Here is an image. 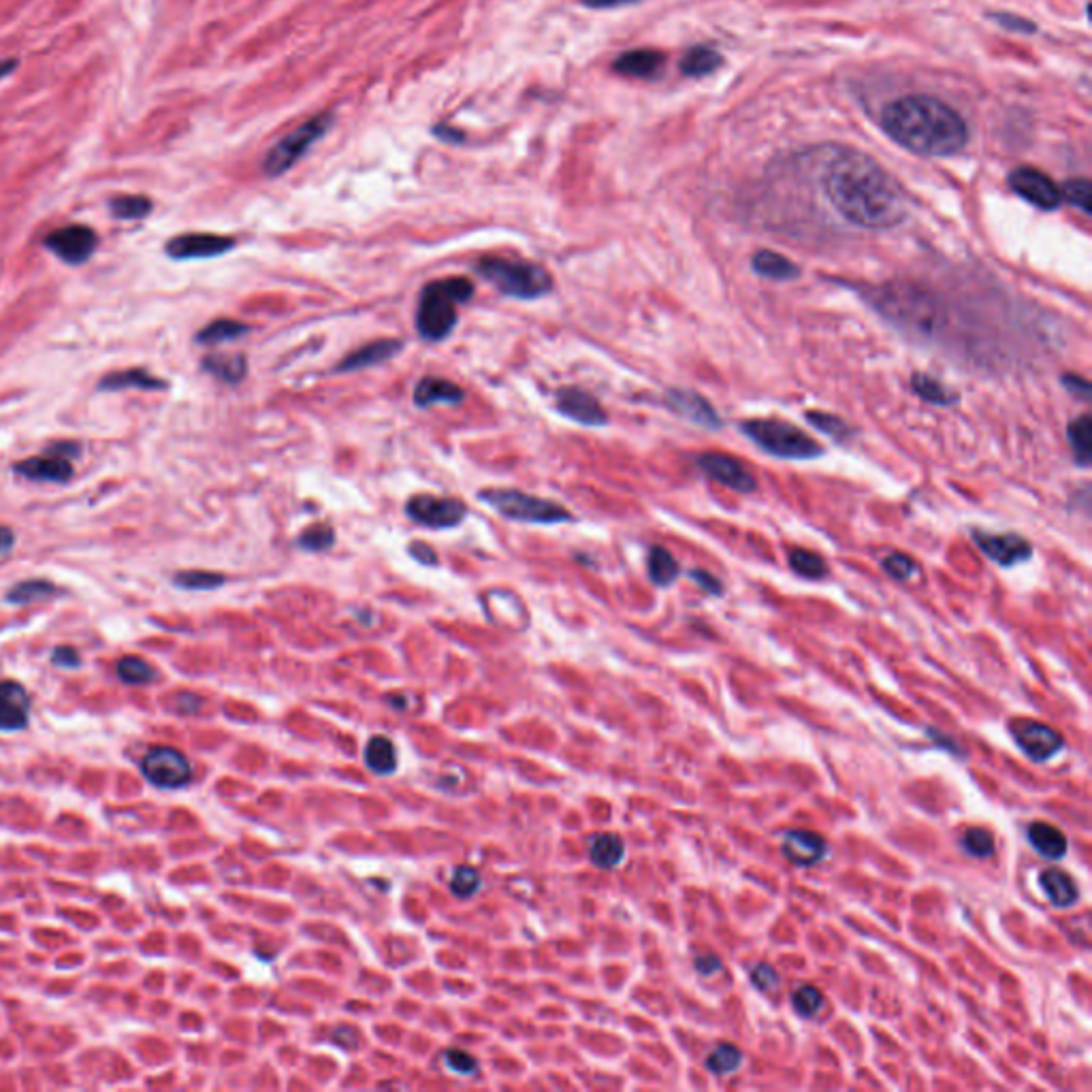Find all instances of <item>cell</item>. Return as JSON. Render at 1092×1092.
<instances>
[{"label": "cell", "instance_id": "cell-1", "mask_svg": "<svg viewBox=\"0 0 1092 1092\" xmlns=\"http://www.w3.org/2000/svg\"><path fill=\"white\" fill-rule=\"evenodd\" d=\"M823 192L830 205L856 227L886 230L907 216L901 186L863 152H845L828 165Z\"/></svg>", "mask_w": 1092, "mask_h": 1092}, {"label": "cell", "instance_id": "cell-2", "mask_svg": "<svg viewBox=\"0 0 1092 1092\" xmlns=\"http://www.w3.org/2000/svg\"><path fill=\"white\" fill-rule=\"evenodd\" d=\"M881 120L888 135L919 156H952L969 141L960 114L926 94L892 100L883 109Z\"/></svg>", "mask_w": 1092, "mask_h": 1092}, {"label": "cell", "instance_id": "cell-3", "mask_svg": "<svg viewBox=\"0 0 1092 1092\" xmlns=\"http://www.w3.org/2000/svg\"><path fill=\"white\" fill-rule=\"evenodd\" d=\"M868 301L877 312L903 327L905 331L926 335L933 333L939 324L937 297L910 282H894L873 288Z\"/></svg>", "mask_w": 1092, "mask_h": 1092}, {"label": "cell", "instance_id": "cell-4", "mask_svg": "<svg viewBox=\"0 0 1092 1092\" xmlns=\"http://www.w3.org/2000/svg\"><path fill=\"white\" fill-rule=\"evenodd\" d=\"M474 295L467 277H442L429 282L418 297L416 331L427 342L447 340L456 324V310Z\"/></svg>", "mask_w": 1092, "mask_h": 1092}, {"label": "cell", "instance_id": "cell-5", "mask_svg": "<svg viewBox=\"0 0 1092 1092\" xmlns=\"http://www.w3.org/2000/svg\"><path fill=\"white\" fill-rule=\"evenodd\" d=\"M476 272L491 282L501 295L514 299H538L553 290V277L543 265L523 259L489 254L476 263Z\"/></svg>", "mask_w": 1092, "mask_h": 1092}, {"label": "cell", "instance_id": "cell-6", "mask_svg": "<svg viewBox=\"0 0 1092 1092\" xmlns=\"http://www.w3.org/2000/svg\"><path fill=\"white\" fill-rule=\"evenodd\" d=\"M740 429L764 453L779 456V459L809 461V459H818V456L823 455V449L811 436H807L796 425L779 420V418H751V420H745L740 425Z\"/></svg>", "mask_w": 1092, "mask_h": 1092}, {"label": "cell", "instance_id": "cell-7", "mask_svg": "<svg viewBox=\"0 0 1092 1092\" xmlns=\"http://www.w3.org/2000/svg\"><path fill=\"white\" fill-rule=\"evenodd\" d=\"M331 127H333L331 111H322V114L312 116L301 127H297L288 135L282 136L275 145L270 147V152L265 154V158L261 163V171L268 178H277V176L286 174L293 165H297L310 152V147L314 143H319L320 139L329 133Z\"/></svg>", "mask_w": 1092, "mask_h": 1092}, {"label": "cell", "instance_id": "cell-8", "mask_svg": "<svg viewBox=\"0 0 1092 1092\" xmlns=\"http://www.w3.org/2000/svg\"><path fill=\"white\" fill-rule=\"evenodd\" d=\"M480 500L487 501L500 514L521 521V523H538V525H555L572 521V514L559 506L557 501L536 498L517 489H487L480 494Z\"/></svg>", "mask_w": 1092, "mask_h": 1092}, {"label": "cell", "instance_id": "cell-9", "mask_svg": "<svg viewBox=\"0 0 1092 1092\" xmlns=\"http://www.w3.org/2000/svg\"><path fill=\"white\" fill-rule=\"evenodd\" d=\"M80 455V447L73 442H56L46 451V455L28 456L13 465L15 474L37 480V483H67L73 476L71 459Z\"/></svg>", "mask_w": 1092, "mask_h": 1092}, {"label": "cell", "instance_id": "cell-10", "mask_svg": "<svg viewBox=\"0 0 1092 1092\" xmlns=\"http://www.w3.org/2000/svg\"><path fill=\"white\" fill-rule=\"evenodd\" d=\"M141 773L163 790H178L192 779V769L182 751L174 747H154L141 760Z\"/></svg>", "mask_w": 1092, "mask_h": 1092}, {"label": "cell", "instance_id": "cell-11", "mask_svg": "<svg viewBox=\"0 0 1092 1092\" xmlns=\"http://www.w3.org/2000/svg\"><path fill=\"white\" fill-rule=\"evenodd\" d=\"M44 246L62 263L78 268L84 265L94 254L98 246V235L94 233V228L86 225H69L56 228L46 235Z\"/></svg>", "mask_w": 1092, "mask_h": 1092}, {"label": "cell", "instance_id": "cell-12", "mask_svg": "<svg viewBox=\"0 0 1092 1092\" xmlns=\"http://www.w3.org/2000/svg\"><path fill=\"white\" fill-rule=\"evenodd\" d=\"M406 514L418 525H425L431 530H449V527H456L465 519L467 508L463 501L453 500V498L414 496L406 503Z\"/></svg>", "mask_w": 1092, "mask_h": 1092}, {"label": "cell", "instance_id": "cell-13", "mask_svg": "<svg viewBox=\"0 0 1092 1092\" xmlns=\"http://www.w3.org/2000/svg\"><path fill=\"white\" fill-rule=\"evenodd\" d=\"M235 239L216 233H182L165 244V252L174 261H201L223 257L235 248Z\"/></svg>", "mask_w": 1092, "mask_h": 1092}, {"label": "cell", "instance_id": "cell-14", "mask_svg": "<svg viewBox=\"0 0 1092 1092\" xmlns=\"http://www.w3.org/2000/svg\"><path fill=\"white\" fill-rule=\"evenodd\" d=\"M1009 186L1016 194H1020L1024 201L1040 210H1056L1063 201L1060 188L1047 178L1044 171L1033 169V167H1018L1009 174Z\"/></svg>", "mask_w": 1092, "mask_h": 1092}, {"label": "cell", "instance_id": "cell-15", "mask_svg": "<svg viewBox=\"0 0 1092 1092\" xmlns=\"http://www.w3.org/2000/svg\"><path fill=\"white\" fill-rule=\"evenodd\" d=\"M975 545L984 550L988 559L999 563L1001 568H1013L1024 563L1033 555V545L1018 534H988L982 530L973 532Z\"/></svg>", "mask_w": 1092, "mask_h": 1092}, {"label": "cell", "instance_id": "cell-16", "mask_svg": "<svg viewBox=\"0 0 1092 1092\" xmlns=\"http://www.w3.org/2000/svg\"><path fill=\"white\" fill-rule=\"evenodd\" d=\"M1013 738L1018 747L1035 762H1046L1063 749V736L1046 724L1022 720L1013 726Z\"/></svg>", "mask_w": 1092, "mask_h": 1092}, {"label": "cell", "instance_id": "cell-17", "mask_svg": "<svg viewBox=\"0 0 1092 1092\" xmlns=\"http://www.w3.org/2000/svg\"><path fill=\"white\" fill-rule=\"evenodd\" d=\"M698 465L713 480L726 485L738 494L756 491V478L734 456L722 455V453H704V455L698 456Z\"/></svg>", "mask_w": 1092, "mask_h": 1092}, {"label": "cell", "instance_id": "cell-18", "mask_svg": "<svg viewBox=\"0 0 1092 1092\" xmlns=\"http://www.w3.org/2000/svg\"><path fill=\"white\" fill-rule=\"evenodd\" d=\"M557 410L570 420L587 427H602L608 423L606 410L600 406L592 393L579 387H566L557 391Z\"/></svg>", "mask_w": 1092, "mask_h": 1092}, {"label": "cell", "instance_id": "cell-19", "mask_svg": "<svg viewBox=\"0 0 1092 1092\" xmlns=\"http://www.w3.org/2000/svg\"><path fill=\"white\" fill-rule=\"evenodd\" d=\"M666 408L673 410L685 420H691L704 429H722V418L717 410L713 408L700 393L696 391H685V389H670L666 393Z\"/></svg>", "mask_w": 1092, "mask_h": 1092}, {"label": "cell", "instance_id": "cell-20", "mask_svg": "<svg viewBox=\"0 0 1092 1092\" xmlns=\"http://www.w3.org/2000/svg\"><path fill=\"white\" fill-rule=\"evenodd\" d=\"M31 696L17 681H0V732H17L31 722Z\"/></svg>", "mask_w": 1092, "mask_h": 1092}, {"label": "cell", "instance_id": "cell-21", "mask_svg": "<svg viewBox=\"0 0 1092 1092\" xmlns=\"http://www.w3.org/2000/svg\"><path fill=\"white\" fill-rule=\"evenodd\" d=\"M781 852L783 856L798 866L818 865L819 860L826 856L828 845L823 836L811 830H790L783 834L781 841Z\"/></svg>", "mask_w": 1092, "mask_h": 1092}, {"label": "cell", "instance_id": "cell-22", "mask_svg": "<svg viewBox=\"0 0 1092 1092\" xmlns=\"http://www.w3.org/2000/svg\"><path fill=\"white\" fill-rule=\"evenodd\" d=\"M664 54L657 49H630L613 62V71L626 78L651 80L664 67Z\"/></svg>", "mask_w": 1092, "mask_h": 1092}, {"label": "cell", "instance_id": "cell-23", "mask_svg": "<svg viewBox=\"0 0 1092 1092\" xmlns=\"http://www.w3.org/2000/svg\"><path fill=\"white\" fill-rule=\"evenodd\" d=\"M169 384L167 380L150 373L143 367H131L122 371H109L98 380L100 391H127V389H139V391H165Z\"/></svg>", "mask_w": 1092, "mask_h": 1092}, {"label": "cell", "instance_id": "cell-24", "mask_svg": "<svg viewBox=\"0 0 1092 1092\" xmlns=\"http://www.w3.org/2000/svg\"><path fill=\"white\" fill-rule=\"evenodd\" d=\"M463 397H465L463 389H459L455 382L447 378L427 376L418 380L414 387V404L418 408H429L436 404H461Z\"/></svg>", "mask_w": 1092, "mask_h": 1092}, {"label": "cell", "instance_id": "cell-25", "mask_svg": "<svg viewBox=\"0 0 1092 1092\" xmlns=\"http://www.w3.org/2000/svg\"><path fill=\"white\" fill-rule=\"evenodd\" d=\"M400 351H402L400 340H376V342L365 344L353 355H348L342 364L337 365V371H357L364 367L384 364V361L393 359Z\"/></svg>", "mask_w": 1092, "mask_h": 1092}, {"label": "cell", "instance_id": "cell-26", "mask_svg": "<svg viewBox=\"0 0 1092 1092\" xmlns=\"http://www.w3.org/2000/svg\"><path fill=\"white\" fill-rule=\"evenodd\" d=\"M751 268L758 275H762L767 280H776V282H790V280H796L800 275V268L794 261H790L787 257L773 252V250L756 252L751 259Z\"/></svg>", "mask_w": 1092, "mask_h": 1092}, {"label": "cell", "instance_id": "cell-27", "mask_svg": "<svg viewBox=\"0 0 1092 1092\" xmlns=\"http://www.w3.org/2000/svg\"><path fill=\"white\" fill-rule=\"evenodd\" d=\"M1029 841L1044 858H1049V860H1058L1067 854V836L1056 826L1046 823V821L1031 823Z\"/></svg>", "mask_w": 1092, "mask_h": 1092}, {"label": "cell", "instance_id": "cell-28", "mask_svg": "<svg viewBox=\"0 0 1092 1092\" xmlns=\"http://www.w3.org/2000/svg\"><path fill=\"white\" fill-rule=\"evenodd\" d=\"M1040 883L1046 892L1047 899L1056 905V907H1069L1078 901V888L1073 883V879L1060 870V868H1047L1042 873L1040 877Z\"/></svg>", "mask_w": 1092, "mask_h": 1092}, {"label": "cell", "instance_id": "cell-29", "mask_svg": "<svg viewBox=\"0 0 1092 1092\" xmlns=\"http://www.w3.org/2000/svg\"><path fill=\"white\" fill-rule=\"evenodd\" d=\"M646 570H649V579L657 587H670L679 579V574H681L679 561L664 546H651L649 548Z\"/></svg>", "mask_w": 1092, "mask_h": 1092}, {"label": "cell", "instance_id": "cell-30", "mask_svg": "<svg viewBox=\"0 0 1092 1092\" xmlns=\"http://www.w3.org/2000/svg\"><path fill=\"white\" fill-rule=\"evenodd\" d=\"M1067 442L1076 463L1080 467H1089L1092 461V418L1089 414H1082L1069 423Z\"/></svg>", "mask_w": 1092, "mask_h": 1092}, {"label": "cell", "instance_id": "cell-31", "mask_svg": "<svg viewBox=\"0 0 1092 1092\" xmlns=\"http://www.w3.org/2000/svg\"><path fill=\"white\" fill-rule=\"evenodd\" d=\"M365 764L376 774L395 773V769H397L395 745L384 736L369 738V743L365 747Z\"/></svg>", "mask_w": 1092, "mask_h": 1092}, {"label": "cell", "instance_id": "cell-32", "mask_svg": "<svg viewBox=\"0 0 1092 1092\" xmlns=\"http://www.w3.org/2000/svg\"><path fill=\"white\" fill-rule=\"evenodd\" d=\"M107 207L116 221H143L152 214L154 203L145 194H116L109 199Z\"/></svg>", "mask_w": 1092, "mask_h": 1092}, {"label": "cell", "instance_id": "cell-33", "mask_svg": "<svg viewBox=\"0 0 1092 1092\" xmlns=\"http://www.w3.org/2000/svg\"><path fill=\"white\" fill-rule=\"evenodd\" d=\"M201 365L207 373H212L214 378H218L227 384L241 382L246 378V371H248L244 355H207Z\"/></svg>", "mask_w": 1092, "mask_h": 1092}, {"label": "cell", "instance_id": "cell-34", "mask_svg": "<svg viewBox=\"0 0 1092 1092\" xmlns=\"http://www.w3.org/2000/svg\"><path fill=\"white\" fill-rule=\"evenodd\" d=\"M722 64V54L713 47H691L681 60V73L687 78H707Z\"/></svg>", "mask_w": 1092, "mask_h": 1092}, {"label": "cell", "instance_id": "cell-35", "mask_svg": "<svg viewBox=\"0 0 1092 1092\" xmlns=\"http://www.w3.org/2000/svg\"><path fill=\"white\" fill-rule=\"evenodd\" d=\"M626 856V845L617 834H595L590 843V858L600 868H615Z\"/></svg>", "mask_w": 1092, "mask_h": 1092}, {"label": "cell", "instance_id": "cell-36", "mask_svg": "<svg viewBox=\"0 0 1092 1092\" xmlns=\"http://www.w3.org/2000/svg\"><path fill=\"white\" fill-rule=\"evenodd\" d=\"M248 331H250V327L244 324V322H239V320L218 319L210 322L207 327H203L197 333V342L199 344H207V346H216V344H225V342L239 340Z\"/></svg>", "mask_w": 1092, "mask_h": 1092}, {"label": "cell", "instance_id": "cell-37", "mask_svg": "<svg viewBox=\"0 0 1092 1092\" xmlns=\"http://www.w3.org/2000/svg\"><path fill=\"white\" fill-rule=\"evenodd\" d=\"M911 389L917 397H922L926 404H933V406H952L958 400V395H954L950 389H946V384H941L939 380H935L926 373H915L911 378Z\"/></svg>", "mask_w": 1092, "mask_h": 1092}, {"label": "cell", "instance_id": "cell-38", "mask_svg": "<svg viewBox=\"0 0 1092 1092\" xmlns=\"http://www.w3.org/2000/svg\"><path fill=\"white\" fill-rule=\"evenodd\" d=\"M58 587L49 581H44V579H31V581H22L17 585H13L9 593H7V602L9 604H15V606H26V604H33V602H41V600H49L54 595H58Z\"/></svg>", "mask_w": 1092, "mask_h": 1092}, {"label": "cell", "instance_id": "cell-39", "mask_svg": "<svg viewBox=\"0 0 1092 1092\" xmlns=\"http://www.w3.org/2000/svg\"><path fill=\"white\" fill-rule=\"evenodd\" d=\"M790 561V568L803 577V579H809V581H819L828 574V566L826 561L821 559V555L814 553V550H807V548H794L787 557Z\"/></svg>", "mask_w": 1092, "mask_h": 1092}, {"label": "cell", "instance_id": "cell-40", "mask_svg": "<svg viewBox=\"0 0 1092 1092\" xmlns=\"http://www.w3.org/2000/svg\"><path fill=\"white\" fill-rule=\"evenodd\" d=\"M227 583V577L205 570H183L174 577V585L188 592H210Z\"/></svg>", "mask_w": 1092, "mask_h": 1092}, {"label": "cell", "instance_id": "cell-41", "mask_svg": "<svg viewBox=\"0 0 1092 1092\" xmlns=\"http://www.w3.org/2000/svg\"><path fill=\"white\" fill-rule=\"evenodd\" d=\"M118 670V677L127 685H145V682L154 681L156 677V670L141 657H135V655H127L118 662L116 666Z\"/></svg>", "mask_w": 1092, "mask_h": 1092}, {"label": "cell", "instance_id": "cell-42", "mask_svg": "<svg viewBox=\"0 0 1092 1092\" xmlns=\"http://www.w3.org/2000/svg\"><path fill=\"white\" fill-rule=\"evenodd\" d=\"M807 420L819 429L823 431L826 436L839 440V442H845L850 438H854V429L839 416L834 414H826V412H807Z\"/></svg>", "mask_w": 1092, "mask_h": 1092}, {"label": "cell", "instance_id": "cell-43", "mask_svg": "<svg viewBox=\"0 0 1092 1092\" xmlns=\"http://www.w3.org/2000/svg\"><path fill=\"white\" fill-rule=\"evenodd\" d=\"M740 1063H743V1052L738 1047L722 1044L709 1054L707 1069L717 1073V1076H726V1073L736 1071L740 1067Z\"/></svg>", "mask_w": 1092, "mask_h": 1092}, {"label": "cell", "instance_id": "cell-44", "mask_svg": "<svg viewBox=\"0 0 1092 1092\" xmlns=\"http://www.w3.org/2000/svg\"><path fill=\"white\" fill-rule=\"evenodd\" d=\"M962 847L975 858H990L995 854V836L986 828H971L962 836Z\"/></svg>", "mask_w": 1092, "mask_h": 1092}, {"label": "cell", "instance_id": "cell-45", "mask_svg": "<svg viewBox=\"0 0 1092 1092\" xmlns=\"http://www.w3.org/2000/svg\"><path fill=\"white\" fill-rule=\"evenodd\" d=\"M333 543H335V532L327 523L310 525L299 536V546L304 550H310V553H322V550H327Z\"/></svg>", "mask_w": 1092, "mask_h": 1092}, {"label": "cell", "instance_id": "cell-46", "mask_svg": "<svg viewBox=\"0 0 1092 1092\" xmlns=\"http://www.w3.org/2000/svg\"><path fill=\"white\" fill-rule=\"evenodd\" d=\"M1091 194V182H1089V180H1084V178L1069 180V182L1065 183V186L1060 188V197H1063L1069 205H1073V207L1082 210L1087 216H1089L1092 212Z\"/></svg>", "mask_w": 1092, "mask_h": 1092}, {"label": "cell", "instance_id": "cell-47", "mask_svg": "<svg viewBox=\"0 0 1092 1092\" xmlns=\"http://www.w3.org/2000/svg\"><path fill=\"white\" fill-rule=\"evenodd\" d=\"M480 888V875L472 866H456L451 877V890L459 899H470Z\"/></svg>", "mask_w": 1092, "mask_h": 1092}, {"label": "cell", "instance_id": "cell-48", "mask_svg": "<svg viewBox=\"0 0 1092 1092\" xmlns=\"http://www.w3.org/2000/svg\"><path fill=\"white\" fill-rule=\"evenodd\" d=\"M792 1002H794V1007H796V1011H798L800 1016L811 1018V1016H818L819 1011H821V1007H823V995L819 993L816 986H800V988L794 993Z\"/></svg>", "mask_w": 1092, "mask_h": 1092}, {"label": "cell", "instance_id": "cell-49", "mask_svg": "<svg viewBox=\"0 0 1092 1092\" xmlns=\"http://www.w3.org/2000/svg\"><path fill=\"white\" fill-rule=\"evenodd\" d=\"M881 566H883L886 574L892 577L894 581H907V579H911L917 572L915 561L911 559L910 555H903V553L888 555Z\"/></svg>", "mask_w": 1092, "mask_h": 1092}, {"label": "cell", "instance_id": "cell-50", "mask_svg": "<svg viewBox=\"0 0 1092 1092\" xmlns=\"http://www.w3.org/2000/svg\"><path fill=\"white\" fill-rule=\"evenodd\" d=\"M447 1065H449L453 1071H456V1073H461V1076H474V1073L478 1071V1063H476V1058H474L472 1054H467V1052L459 1049V1047L447 1052Z\"/></svg>", "mask_w": 1092, "mask_h": 1092}, {"label": "cell", "instance_id": "cell-51", "mask_svg": "<svg viewBox=\"0 0 1092 1092\" xmlns=\"http://www.w3.org/2000/svg\"><path fill=\"white\" fill-rule=\"evenodd\" d=\"M751 982L756 988H760L762 993H771L776 986H779V975L774 971L771 964H756L749 973Z\"/></svg>", "mask_w": 1092, "mask_h": 1092}, {"label": "cell", "instance_id": "cell-52", "mask_svg": "<svg viewBox=\"0 0 1092 1092\" xmlns=\"http://www.w3.org/2000/svg\"><path fill=\"white\" fill-rule=\"evenodd\" d=\"M1063 387H1065L1071 395H1076L1078 400H1082V402H1089V400H1091V382H1089L1087 378L1078 376V373H1065V376H1063Z\"/></svg>", "mask_w": 1092, "mask_h": 1092}, {"label": "cell", "instance_id": "cell-53", "mask_svg": "<svg viewBox=\"0 0 1092 1092\" xmlns=\"http://www.w3.org/2000/svg\"><path fill=\"white\" fill-rule=\"evenodd\" d=\"M995 22H999L1002 28L1007 31H1013V33H1035L1037 26L1024 17H1018V15H1009V13H995L993 15Z\"/></svg>", "mask_w": 1092, "mask_h": 1092}, {"label": "cell", "instance_id": "cell-54", "mask_svg": "<svg viewBox=\"0 0 1092 1092\" xmlns=\"http://www.w3.org/2000/svg\"><path fill=\"white\" fill-rule=\"evenodd\" d=\"M51 662L60 668H80L82 657L73 646H56L51 653Z\"/></svg>", "mask_w": 1092, "mask_h": 1092}, {"label": "cell", "instance_id": "cell-55", "mask_svg": "<svg viewBox=\"0 0 1092 1092\" xmlns=\"http://www.w3.org/2000/svg\"><path fill=\"white\" fill-rule=\"evenodd\" d=\"M689 577H691V579L700 585V590H704V592L713 593V595H720V593L724 592L722 581H720L717 577H713L711 572H707V570H691V572H689Z\"/></svg>", "mask_w": 1092, "mask_h": 1092}, {"label": "cell", "instance_id": "cell-56", "mask_svg": "<svg viewBox=\"0 0 1092 1092\" xmlns=\"http://www.w3.org/2000/svg\"><path fill=\"white\" fill-rule=\"evenodd\" d=\"M431 135L436 136L438 141H444V143H451V145H461V143H465V133L455 129L453 124H447V122L436 124V127L431 129Z\"/></svg>", "mask_w": 1092, "mask_h": 1092}, {"label": "cell", "instance_id": "cell-57", "mask_svg": "<svg viewBox=\"0 0 1092 1092\" xmlns=\"http://www.w3.org/2000/svg\"><path fill=\"white\" fill-rule=\"evenodd\" d=\"M696 969H698V973H702V975H715V973L722 969V960H720V958L715 954L700 956V958L696 960Z\"/></svg>", "mask_w": 1092, "mask_h": 1092}, {"label": "cell", "instance_id": "cell-58", "mask_svg": "<svg viewBox=\"0 0 1092 1092\" xmlns=\"http://www.w3.org/2000/svg\"><path fill=\"white\" fill-rule=\"evenodd\" d=\"M640 0H581V4L590 7V9H617V7H628V4H637Z\"/></svg>", "mask_w": 1092, "mask_h": 1092}, {"label": "cell", "instance_id": "cell-59", "mask_svg": "<svg viewBox=\"0 0 1092 1092\" xmlns=\"http://www.w3.org/2000/svg\"><path fill=\"white\" fill-rule=\"evenodd\" d=\"M13 545H15V534H13V530H11V527H7V525H0V555L9 553V550L13 548Z\"/></svg>", "mask_w": 1092, "mask_h": 1092}, {"label": "cell", "instance_id": "cell-60", "mask_svg": "<svg viewBox=\"0 0 1092 1092\" xmlns=\"http://www.w3.org/2000/svg\"><path fill=\"white\" fill-rule=\"evenodd\" d=\"M20 67V60L17 58H0V82L11 78Z\"/></svg>", "mask_w": 1092, "mask_h": 1092}, {"label": "cell", "instance_id": "cell-61", "mask_svg": "<svg viewBox=\"0 0 1092 1092\" xmlns=\"http://www.w3.org/2000/svg\"><path fill=\"white\" fill-rule=\"evenodd\" d=\"M410 550H412V553H423V555H414V557H416V559H420L423 563H436V559L427 557V555H436V553H434V550H431L429 546L412 545L410 546Z\"/></svg>", "mask_w": 1092, "mask_h": 1092}]
</instances>
